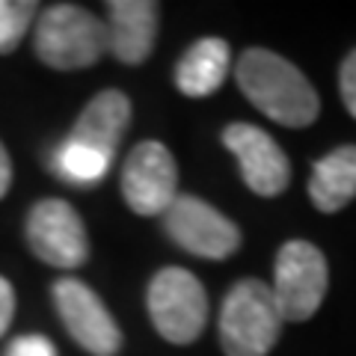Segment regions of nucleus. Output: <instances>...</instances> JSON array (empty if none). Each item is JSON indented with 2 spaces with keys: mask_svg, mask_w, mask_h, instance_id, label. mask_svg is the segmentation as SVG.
Segmentation results:
<instances>
[{
  "mask_svg": "<svg viewBox=\"0 0 356 356\" xmlns=\"http://www.w3.org/2000/svg\"><path fill=\"white\" fill-rule=\"evenodd\" d=\"M241 92L255 110L285 128H306L321 113V98L291 60L267 48H250L235 65Z\"/></svg>",
  "mask_w": 356,
  "mask_h": 356,
  "instance_id": "f257e3e1",
  "label": "nucleus"
},
{
  "mask_svg": "<svg viewBox=\"0 0 356 356\" xmlns=\"http://www.w3.org/2000/svg\"><path fill=\"white\" fill-rule=\"evenodd\" d=\"M33 48L48 69H89L110 51L107 24L77 3H54L39 13Z\"/></svg>",
  "mask_w": 356,
  "mask_h": 356,
  "instance_id": "f03ea898",
  "label": "nucleus"
},
{
  "mask_svg": "<svg viewBox=\"0 0 356 356\" xmlns=\"http://www.w3.org/2000/svg\"><path fill=\"white\" fill-rule=\"evenodd\" d=\"M282 330L270 285L261 280H241L222 300L220 344L226 356H267Z\"/></svg>",
  "mask_w": 356,
  "mask_h": 356,
  "instance_id": "7ed1b4c3",
  "label": "nucleus"
},
{
  "mask_svg": "<svg viewBox=\"0 0 356 356\" xmlns=\"http://www.w3.org/2000/svg\"><path fill=\"white\" fill-rule=\"evenodd\" d=\"M146 306L154 330L170 344H193L208 324V294L184 267H163L152 276Z\"/></svg>",
  "mask_w": 356,
  "mask_h": 356,
  "instance_id": "20e7f679",
  "label": "nucleus"
},
{
  "mask_svg": "<svg viewBox=\"0 0 356 356\" xmlns=\"http://www.w3.org/2000/svg\"><path fill=\"white\" fill-rule=\"evenodd\" d=\"M327 259L315 243L309 241H288L276 252V270H273V300L282 315V324L291 321H309L321 309L327 297Z\"/></svg>",
  "mask_w": 356,
  "mask_h": 356,
  "instance_id": "39448f33",
  "label": "nucleus"
},
{
  "mask_svg": "<svg viewBox=\"0 0 356 356\" xmlns=\"http://www.w3.org/2000/svg\"><path fill=\"white\" fill-rule=\"evenodd\" d=\"M24 235L36 259L57 270H77L89 259V235L81 214L65 199H42L30 208Z\"/></svg>",
  "mask_w": 356,
  "mask_h": 356,
  "instance_id": "423d86ee",
  "label": "nucleus"
},
{
  "mask_svg": "<svg viewBox=\"0 0 356 356\" xmlns=\"http://www.w3.org/2000/svg\"><path fill=\"white\" fill-rule=\"evenodd\" d=\"M163 229L184 252L211 261L229 259L241 247V229L235 222L191 193H178L175 202L163 211Z\"/></svg>",
  "mask_w": 356,
  "mask_h": 356,
  "instance_id": "0eeeda50",
  "label": "nucleus"
},
{
  "mask_svg": "<svg viewBox=\"0 0 356 356\" xmlns=\"http://www.w3.org/2000/svg\"><path fill=\"white\" fill-rule=\"evenodd\" d=\"M122 196L140 217H158L178 196V166L158 140H143L122 163Z\"/></svg>",
  "mask_w": 356,
  "mask_h": 356,
  "instance_id": "6e6552de",
  "label": "nucleus"
},
{
  "mask_svg": "<svg viewBox=\"0 0 356 356\" xmlns=\"http://www.w3.org/2000/svg\"><path fill=\"white\" fill-rule=\"evenodd\" d=\"M54 306L69 336L92 356H116L122 350V330L92 288L74 276L54 282Z\"/></svg>",
  "mask_w": 356,
  "mask_h": 356,
  "instance_id": "1a4fd4ad",
  "label": "nucleus"
},
{
  "mask_svg": "<svg viewBox=\"0 0 356 356\" xmlns=\"http://www.w3.org/2000/svg\"><path fill=\"white\" fill-rule=\"evenodd\" d=\"M222 146L238 158L241 175L255 196H280L291 181V163L270 134L250 125V122H232L222 131Z\"/></svg>",
  "mask_w": 356,
  "mask_h": 356,
  "instance_id": "9d476101",
  "label": "nucleus"
},
{
  "mask_svg": "<svg viewBox=\"0 0 356 356\" xmlns=\"http://www.w3.org/2000/svg\"><path fill=\"white\" fill-rule=\"evenodd\" d=\"M161 27V3L154 0H110L107 3V39L110 54L125 63L140 65L152 57Z\"/></svg>",
  "mask_w": 356,
  "mask_h": 356,
  "instance_id": "9b49d317",
  "label": "nucleus"
},
{
  "mask_svg": "<svg viewBox=\"0 0 356 356\" xmlns=\"http://www.w3.org/2000/svg\"><path fill=\"white\" fill-rule=\"evenodd\" d=\"M128 125H131V98L119 92V89H104L77 116L69 134V143H77V146L102 154L104 161H113Z\"/></svg>",
  "mask_w": 356,
  "mask_h": 356,
  "instance_id": "f8f14e48",
  "label": "nucleus"
},
{
  "mask_svg": "<svg viewBox=\"0 0 356 356\" xmlns=\"http://www.w3.org/2000/svg\"><path fill=\"white\" fill-rule=\"evenodd\" d=\"M232 72V48L226 39L205 36L184 51L175 65V86L187 98L214 95Z\"/></svg>",
  "mask_w": 356,
  "mask_h": 356,
  "instance_id": "ddd939ff",
  "label": "nucleus"
},
{
  "mask_svg": "<svg viewBox=\"0 0 356 356\" xmlns=\"http://www.w3.org/2000/svg\"><path fill=\"white\" fill-rule=\"evenodd\" d=\"M356 196V146H341L324 154L312 166L309 199L318 211L336 214L348 208Z\"/></svg>",
  "mask_w": 356,
  "mask_h": 356,
  "instance_id": "4468645a",
  "label": "nucleus"
},
{
  "mask_svg": "<svg viewBox=\"0 0 356 356\" xmlns=\"http://www.w3.org/2000/svg\"><path fill=\"white\" fill-rule=\"evenodd\" d=\"M54 170H57L65 181H77V184H98L110 170V161H104L102 154L89 152L77 143L65 140L63 146L54 152Z\"/></svg>",
  "mask_w": 356,
  "mask_h": 356,
  "instance_id": "2eb2a0df",
  "label": "nucleus"
},
{
  "mask_svg": "<svg viewBox=\"0 0 356 356\" xmlns=\"http://www.w3.org/2000/svg\"><path fill=\"white\" fill-rule=\"evenodd\" d=\"M42 6L36 0H0V54H13Z\"/></svg>",
  "mask_w": 356,
  "mask_h": 356,
  "instance_id": "dca6fc26",
  "label": "nucleus"
},
{
  "mask_svg": "<svg viewBox=\"0 0 356 356\" xmlns=\"http://www.w3.org/2000/svg\"><path fill=\"white\" fill-rule=\"evenodd\" d=\"M339 92H341V102H344V107H348V113L356 119V51H350L341 63Z\"/></svg>",
  "mask_w": 356,
  "mask_h": 356,
  "instance_id": "f3484780",
  "label": "nucleus"
},
{
  "mask_svg": "<svg viewBox=\"0 0 356 356\" xmlns=\"http://www.w3.org/2000/svg\"><path fill=\"white\" fill-rule=\"evenodd\" d=\"M6 356H57V348L44 336H21L6 348Z\"/></svg>",
  "mask_w": 356,
  "mask_h": 356,
  "instance_id": "a211bd4d",
  "label": "nucleus"
},
{
  "mask_svg": "<svg viewBox=\"0 0 356 356\" xmlns=\"http://www.w3.org/2000/svg\"><path fill=\"white\" fill-rule=\"evenodd\" d=\"M13 315H15V291L9 280L0 276V336H6L9 324H13Z\"/></svg>",
  "mask_w": 356,
  "mask_h": 356,
  "instance_id": "6ab92c4d",
  "label": "nucleus"
},
{
  "mask_svg": "<svg viewBox=\"0 0 356 356\" xmlns=\"http://www.w3.org/2000/svg\"><path fill=\"white\" fill-rule=\"evenodd\" d=\"M9 184H13V161H9L6 146L0 143V199L9 193Z\"/></svg>",
  "mask_w": 356,
  "mask_h": 356,
  "instance_id": "aec40b11",
  "label": "nucleus"
}]
</instances>
